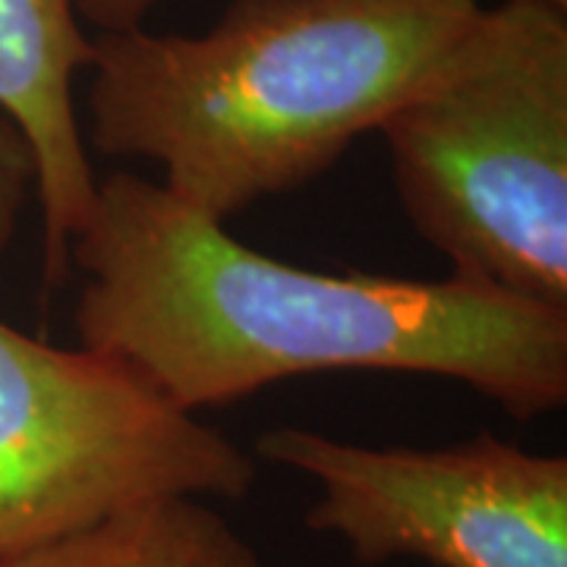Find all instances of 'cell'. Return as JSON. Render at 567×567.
Instances as JSON below:
<instances>
[{"label": "cell", "instance_id": "7", "mask_svg": "<svg viewBox=\"0 0 567 567\" xmlns=\"http://www.w3.org/2000/svg\"><path fill=\"white\" fill-rule=\"evenodd\" d=\"M0 567H271L205 498L130 507L54 543L0 555Z\"/></svg>", "mask_w": 567, "mask_h": 567}, {"label": "cell", "instance_id": "10", "mask_svg": "<svg viewBox=\"0 0 567 567\" xmlns=\"http://www.w3.org/2000/svg\"><path fill=\"white\" fill-rule=\"evenodd\" d=\"M539 3H546V7H555V10L567 13V0H539Z\"/></svg>", "mask_w": 567, "mask_h": 567}, {"label": "cell", "instance_id": "5", "mask_svg": "<svg viewBox=\"0 0 567 567\" xmlns=\"http://www.w3.org/2000/svg\"><path fill=\"white\" fill-rule=\"evenodd\" d=\"M256 457L309 476L312 533L338 536L357 565L567 567V457L495 435L442 447H369L278 425Z\"/></svg>", "mask_w": 567, "mask_h": 567}, {"label": "cell", "instance_id": "3", "mask_svg": "<svg viewBox=\"0 0 567 567\" xmlns=\"http://www.w3.org/2000/svg\"><path fill=\"white\" fill-rule=\"evenodd\" d=\"M379 133L454 275L567 309V13L483 7Z\"/></svg>", "mask_w": 567, "mask_h": 567}, {"label": "cell", "instance_id": "8", "mask_svg": "<svg viewBox=\"0 0 567 567\" xmlns=\"http://www.w3.org/2000/svg\"><path fill=\"white\" fill-rule=\"evenodd\" d=\"M32 189H35L32 152L13 123L0 121V252L13 240Z\"/></svg>", "mask_w": 567, "mask_h": 567}, {"label": "cell", "instance_id": "6", "mask_svg": "<svg viewBox=\"0 0 567 567\" xmlns=\"http://www.w3.org/2000/svg\"><path fill=\"white\" fill-rule=\"evenodd\" d=\"M92 51L76 0H0V111L35 162L44 287L70 275V244L99 193L76 114V76Z\"/></svg>", "mask_w": 567, "mask_h": 567}, {"label": "cell", "instance_id": "1", "mask_svg": "<svg viewBox=\"0 0 567 567\" xmlns=\"http://www.w3.org/2000/svg\"><path fill=\"white\" fill-rule=\"evenodd\" d=\"M82 347L114 353L181 410L319 372L464 382L529 423L567 404V309L447 275L309 271L227 234L164 183L99 181L70 244Z\"/></svg>", "mask_w": 567, "mask_h": 567}, {"label": "cell", "instance_id": "2", "mask_svg": "<svg viewBox=\"0 0 567 567\" xmlns=\"http://www.w3.org/2000/svg\"><path fill=\"white\" fill-rule=\"evenodd\" d=\"M480 0H230L203 35L92 39L89 142L162 167L215 221L322 177L379 133Z\"/></svg>", "mask_w": 567, "mask_h": 567}, {"label": "cell", "instance_id": "9", "mask_svg": "<svg viewBox=\"0 0 567 567\" xmlns=\"http://www.w3.org/2000/svg\"><path fill=\"white\" fill-rule=\"evenodd\" d=\"M162 0H76L80 20L95 25L99 32H130L142 29L145 17Z\"/></svg>", "mask_w": 567, "mask_h": 567}, {"label": "cell", "instance_id": "4", "mask_svg": "<svg viewBox=\"0 0 567 567\" xmlns=\"http://www.w3.org/2000/svg\"><path fill=\"white\" fill-rule=\"evenodd\" d=\"M256 457L140 369L0 319V555L162 498L244 502Z\"/></svg>", "mask_w": 567, "mask_h": 567}]
</instances>
